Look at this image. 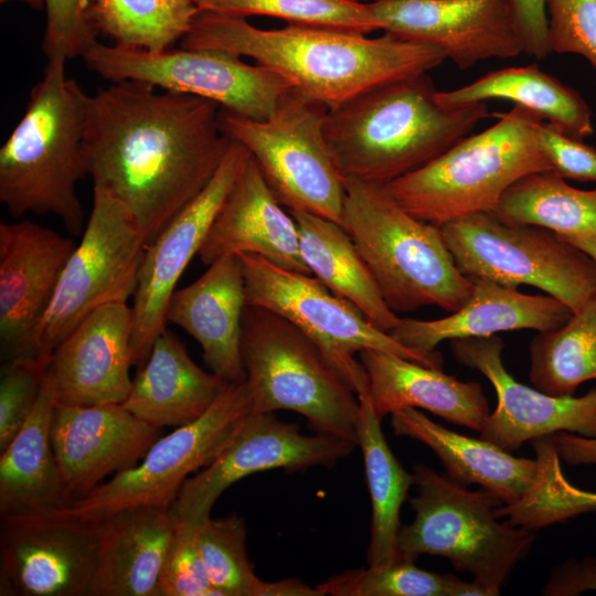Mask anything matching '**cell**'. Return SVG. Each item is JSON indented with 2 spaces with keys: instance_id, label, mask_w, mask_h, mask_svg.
I'll list each match as a JSON object with an SVG mask.
<instances>
[{
  "instance_id": "cell-1",
  "label": "cell",
  "mask_w": 596,
  "mask_h": 596,
  "mask_svg": "<svg viewBox=\"0 0 596 596\" xmlns=\"http://www.w3.org/2000/svg\"><path fill=\"white\" fill-rule=\"evenodd\" d=\"M219 104L120 81L88 95L84 155L93 183L131 213L146 244L206 187L232 142Z\"/></svg>"
},
{
  "instance_id": "cell-2",
  "label": "cell",
  "mask_w": 596,
  "mask_h": 596,
  "mask_svg": "<svg viewBox=\"0 0 596 596\" xmlns=\"http://www.w3.org/2000/svg\"><path fill=\"white\" fill-rule=\"evenodd\" d=\"M180 47L252 57L327 109L374 86L427 74L447 58L437 47L386 32L368 38L299 24L265 30L245 18L211 11L198 13Z\"/></svg>"
},
{
  "instance_id": "cell-3",
  "label": "cell",
  "mask_w": 596,
  "mask_h": 596,
  "mask_svg": "<svg viewBox=\"0 0 596 596\" xmlns=\"http://www.w3.org/2000/svg\"><path fill=\"white\" fill-rule=\"evenodd\" d=\"M436 93L421 74L328 109L323 136L341 177L386 184L445 152L489 115L486 103L448 108Z\"/></svg>"
},
{
  "instance_id": "cell-4",
  "label": "cell",
  "mask_w": 596,
  "mask_h": 596,
  "mask_svg": "<svg viewBox=\"0 0 596 596\" xmlns=\"http://www.w3.org/2000/svg\"><path fill=\"white\" fill-rule=\"evenodd\" d=\"M65 62L47 58L24 115L0 149V202L14 217L53 214L78 236L85 228L76 185L88 175V95L66 76Z\"/></svg>"
},
{
  "instance_id": "cell-5",
  "label": "cell",
  "mask_w": 596,
  "mask_h": 596,
  "mask_svg": "<svg viewBox=\"0 0 596 596\" xmlns=\"http://www.w3.org/2000/svg\"><path fill=\"white\" fill-rule=\"evenodd\" d=\"M343 227L395 313L461 308L475 283L458 269L439 226L416 219L385 184L343 179Z\"/></svg>"
},
{
  "instance_id": "cell-6",
  "label": "cell",
  "mask_w": 596,
  "mask_h": 596,
  "mask_svg": "<svg viewBox=\"0 0 596 596\" xmlns=\"http://www.w3.org/2000/svg\"><path fill=\"white\" fill-rule=\"evenodd\" d=\"M488 129L466 136L425 166L385 184L409 214L441 226L481 212H496L519 179L552 170L535 127L543 120L522 106L497 113Z\"/></svg>"
},
{
  "instance_id": "cell-7",
  "label": "cell",
  "mask_w": 596,
  "mask_h": 596,
  "mask_svg": "<svg viewBox=\"0 0 596 596\" xmlns=\"http://www.w3.org/2000/svg\"><path fill=\"white\" fill-rule=\"evenodd\" d=\"M417 496L411 499L415 518L401 525L400 556H441L472 576L490 596H497L515 565L529 553L533 530L499 522L496 509L503 501L481 488L468 490L425 465L413 471Z\"/></svg>"
},
{
  "instance_id": "cell-8",
  "label": "cell",
  "mask_w": 596,
  "mask_h": 596,
  "mask_svg": "<svg viewBox=\"0 0 596 596\" xmlns=\"http://www.w3.org/2000/svg\"><path fill=\"white\" fill-rule=\"evenodd\" d=\"M241 353L254 412L292 411L316 433L356 443L358 395L298 327L246 305Z\"/></svg>"
},
{
  "instance_id": "cell-9",
  "label": "cell",
  "mask_w": 596,
  "mask_h": 596,
  "mask_svg": "<svg viewBox=\"0 0 596 596\" xmlns=\"http://www.w3.org/2000/svg\"><path fill=\"white\" fill-rule=\"evenodd\" d=\"M440 227L458 269L518 289L534 286L573 312L596 290V260L547 228L508 222L496 212L471 214Z\"/></svg>"
},
{
  "instance_id": "cell-10",
  "label": "cell",
  "mask_w": 596,
  "mask_h": 596,
  "mask_svg": "<svg viewBox=\"0 0 596 596\" xmlns=\"http://www.w3.org/2000/svg\"><path fill=\"white\" fill-rule=\"evenodd\" d=\"M327 110L291 91L266 119L221 108L219 126L248 150L284 207L309 212L343 227L345 188L323 136Z\"/></svg>"
},
{
  "instance_id": "cell-11",
  "label": "cell",
  "mask_w": 596,
  "mask_h": 596,
  "mask_svg": "<svg viewBox=\"0 0 596 596\" xmlns=\"http://www.w3.org/2000/svg\"><path fill=\"white\" fill-rule=\"evenodd\" d=\"M246 305L284 317L305 332L356 395L368 392V379L355 354L380 350L426 366L441 369L438 351L421 352L373 326L350 301L334 295L311 275L280 268L254 254H238Z\"/></svg>"
},
{
  "instance_id": "cell-12",
  "label": "cell",
  "mask_w": 596,
  "mask_h": 596,
  "mask_svg": "<svg viewBox=\"0 0 596 596\" xmlns=\"http://www.w3.org/2000/svg\"><path fill=\"white\" fill-rule=\"evenodd\" d=\"M252 412L247 383L230 384L200 418L161 436L134 468L114 475L87 496L49 513L99 523L128 508H170L190 475L209 466L222 453Z\"/></svg>"
},
{
  "instance_id": "cell-13",
  "label": "cell",
  "mask_w": 596,
  "mask_h": 596,
  "mask_svg": "<svg viewBox=\"0 0 596 596\" xmlns=\"http://www.w3.org/2000/svg\"><path fill=\"white\" fill-rule=\"evenodd\" d=\"M146 241L128 209L94 183L91 214L38 326L36 353H53L93 310L134 296Z\"/></svg>"
},
{
  "instance_id": "cell-14",
  "label": "cell",
  "mask_w": 596,
  "mask_h": 596,
  "mask_svg": "<svg viewBox=\"0 0 596 596\" xmlns=\"http://www.w3.org/2000/svg\"><path fill=\"white\" fill-rule=\"evenodd\" d=\"M86 67L111 83L140 81L164 91L210 99L230 113L266 119L291 86L280 75L220 50L147 52L94 42L82 55Z\"/></svg>"
},
{
  "instance_id": "cell-15",
  "label": "cell",
  "mask_w": 596,
  "mask_h": 596,
  "mask_svg": "<svg viewBox=\"0 0 596 596\" xmlns=\"http://www.w3.org/2000/svg\"><path fill=\"white\" fill-rule=\"evenodd\" d=\"M355 446L336 436L304 435L298 425L283 422L274 413L252 412L222 453L183 483L170 510L177 520L196 524L210 515L223 491L252 473L331 467Z\"/></svg>"
},
{
  "instance_id": "cell-16",
  "label": "cell",
  "mask_w": 596,
  "mask_h": 596,
  "mask_svg": "<svg viewBox=\"0 0 596 596\" xmlns=\"http://www.w3.org/2000/svg\"><path fill=\"white\" fill-rule=\"evenodd\" d=\"M100 523L51 513L0 521L1 596H91Z\"/></svg>"
},
{
  "instance_id": "cell-17",
  "label": "cell",
  "mask_w": 596,
  "mask_h": 596,
  "mask_svg": "<svg viewBox=\"0 0 596 596\" xmlns=\"http://www.w3.org/2000/svg\"><path fill=\"white\" fill-rule=\"evenodd\" d=\"M251 153L232 140L206 187L146 246L132 302L131 363L146 362L166 329L167 309L177 283L203 242Z\"/></svg>"
},
{
  "instance_id": "cell-18",
  "label": "cell",
  "mask_w": 596,
  "mask_h": 596,
  "mask_svg": "<svg viewBox=\"0 0 596 596\" xmlns=\"http://www.w3.org/2000/svg\"><path fill=\"white\" fill-rule=\"evenodd\" d=\"M379 29L441 50L458 68L523 52L510 0H371Z\"/></svg>"
},
{
  "instance_id": "cell-19",
  "label": "cell",
  "mask_w": 596,
  "mask_h": 596,
  "mask_svg": "<svg viewBox=\"0 0 596 596\" xmlns=\"http://www.w3.org/2000/svg\"><path fill=\"white\" fill-rule=\"evenodd\" d=\"M450 348L457 362L483 374L497 394L480 438L511 453L560 432L596 437V389L579 397L554 396L518 382L503 364L504 344L497 334L450 340Z\"/></svg>"
},
{
  "instance_id": "cell-20",
  "label": "cell",
  "mask_w": 596,
  "mask_h": 596,
  "mask_svg": "<svg viewBox=\"0 0 596 596\" xmlns=\"http://www.w3.org/2000/svg\"><path fill=\"white\" fill-rule=\"evenodd\" d=\"M74 248L71 238L31 220L0 223L2 361L38 354V326Z\"/></svg>"
},
{
  "instance_id": "cell-21",
  "label": "cell",
  "mask_w": 596,
  "mask_h": 596,
  "mask_svg": "<svg viewBox=\"0 0 596 596\" xmlns=\"http://www.w3.org/2000/svg\"><path fill=\"white\" fill-rule=\"evenodd\" d=\"M161 429L121 404L56 405L51 440L68 504L87 496L108 476L139 464L161 437Z\"/></svg>"
},
{
  "instance_id": "cell-22",
  "label": "cell",
  "mask_w": 596,
  "mask_h": 596,
  "mask_svg": "<svg viewBox=\"0 0 596 596\" xmlns=\"http://www.w3.org/2000/svg\"><path fill=\"white\" fill-rule=\"evenodd\" d=\"M132 308L127 302L88 313L54 349L50 375L56 405L121 404L131 387Z\"/></svg>"
},
{
  "instance_id": "cell-23",
  "label": "cell",
  "mask_w": 596,
  "mask_h": 596,
  "mask_svg": "<svg viewBox=\"0 0 596 596\" xmlns=\"http://www.w3.org/2000/svg\"><path fill=\"white\" fill-rule=\"evenodd\" d=\"M254 254L311 275L300 253L298 226L249 157L224 200L198 254L209 266L226 255ZM312 276V275H311Z\"/></svg>"
},
{
  "instance_id": "cell-24",
  "label": "cell",
  "mask_w": 596,
  "mask_h": 596,
  "mask_svg": "<svg viewBox=\"0 0 596 596\" xmlns=\"http://www.w3.org/2000/svg\"><path fill=\"white\" fill-rule=\"evenodd\" d=\"M246 307L238 255L223 256L190 285L175 289L167 309L171 322L193 337L211 371L228 383L245 382L241 338Z\"/></svg>"
},
{
  "instance_id": "cell-25",
  "label": "cell",
  "mask_w": 596,
  "mask_h": 596,
  "mask_svg": "<svg viewBox=\"0 0 596 596\" xmlns=\"http://www.w3.org/2000/svg\"><path fill=\"white\" fill-rule=\"evenodd\" d=\"M473 283L468 301L449 316L435 320L401 318L390 334L409 349L434 352L445 340L520 329L550 331L573 315L566 305L550 295H528L482 279Z\"/></svg>"
},
{
  "instance_id": "cell-26",
  "label": "cell",
  "mask_w": 596,
  "mask_h": 596,
  "mask_svg": "<svg viewBox=\"0 0 596 596\" xmlns=\"http://www.w3.org/2000/svg\"><path fill=\"white\" fill-rule=\"evenodd\" d=\"M359 361L366 374L370 401L381 419L403 408L418 407L480 433L490 415L478 382H462L441 369L380 350L361 351Z\"/></svg>"
},
{
  "instance_id": "cell-27",
  "label": "cell",
  "mask_w": 596,
  "mask_h": 596,
  "mask_svg": "<svg viewBox=\"0 0 596 596\" xmlns=\"http://www.w3.org/2000/svg\"><path fill=\"white\" fill-rule=\"evenodd\" d=\"M99 523L91 596H160V574L177 524L170 508H128Z\"/></svg>"
},
{
  "instance_id": "cell-28",
  "label": "cell",
  "mask_w": 596,
  "mask_h": 596,
  "mask_svg": "<svg viewBox=\"0 0 596 596\" xmlns=\"http://www.w3.org/2000/svg\"><path fill=\"white\" fill-rule=\"evenodd\" d=\"M230 384L201 369L166 328L132 379L121 405L150 425L177 428L200 418Z\"/></svg>"
},
{
  "instance_id": "cell-29",
  "label": "cell",
  "mask_w": 596,
  "mask_h": 596,
  "mask_svg": "<svg viewBox=\"0 0 596 596\" xmlns=\"http://www.w3.org/2000/svg\"><path fill=\"white\" fill-rule=\"evenodd\" d=\"M391 426L395 435L427 445L454 481L476 483L497 494L503 504L520 500L534 481L535 458L515 457L489 440L460 435L416 408L392 413Z\"/></svg>"
},
{
  "instance_id": "cell-30",
  "label": "cell",
  "mask_w": 596,
  "mask_h": 596,
  "mask_svg": "<svg viewBox=\"0 0 596 596\" xmlns=\"http://www.w3.org/2000/svg\"><path fill=\"white\" fill-rule=\"evenodd\" d=\"M55 406L49 370L29 418L0 451V517L46 513L68 504L51 440Z\"/></svg>"
},
{
  "instance_id": "cell-31",
  "label": "cell",
  "mask_w": 596,
  "mask_h": 596,
  "mask_svg": "<svg viewBox=\"0 0 596 596\" xmlns=\"http://www.w3.org/2000/svg\"><path fill=\"white\" fill-rule=\"evenodd\" d=\"M288 212L297 223L301 257L310 274L354 305L373 326L390 333L401 318L384 301L345 228L309 212Z\"/></svg>"
},
{
  "instance_id": "cell-32",
  "label": "cell",
  "mask_w": 596,
  "mask_h": 596,
  "mask_svg": "<svg viewBox=\"0 0 596 596\" xmlns=\"http://www.w3.org/2000/svg\"><path fill=\"white\" fill-rule=\"evenodd\" d=\"M445 107L456 108L507 99L547 119L563 132L583 139L593 134L592 114L577 92L536 65L490 72L475 82L450 92L436 93Z\"/></svg>"
},
{
  "instance_id": "cell-33",
  "label": "cell",
  "mask_w": 596,
  "mask_h": 596,
  "mask_svg": "<svg viewBox=\"0 0 596 596\" xmlns=\"http://www.w3.org/2000/svg\"><path fill=\"white\" fill-rule=\"evenodd\" d=\"M358 397L360 418L356 445L363 455L372 507L366 560L369 565H376L400 557V510L409 487L414 485V478L392 453L382 432V419L376 415L368 392L359 394Z\"/></svg>"
},
{
  "instance_id": "cell-34",
  "label": "cell",
  "mask_w": 596,
  "mask_h": 596,
  "mask_svg": "<svg viewBox=\"0 0 596 596\" xmlns=\"http://www.w3.org/2000/svg\"><path fill=\"white\" fill-rule=\"evenodd\" d=\"M496 213L504 221L538 225L564 237L595 235L596 188H573L553 170L533 172L505 190Z\"/></svg>"
},
{
  "instance_id": "cell-35",
  "label": "cell",
  "mask_w": 596,
  "mask_h": 596,
  "mask_svg": "<svg viewBox=\"0 0 596 596\" xmlns=\"http://www.w3.org/2000/svg\"><path fill=\"white\" fill-rule=\"evenodd\" d=\"M529 352L531 383L543 393L570 396L596 380V290L564 324L538 332Z\"/></svg>"
},
{
  "instance_id": "cell-36",
  "label": "cell",
  "mask_w": 596,
  "mask_h": 596,
  "mask_svg": "<svg viewBox=\"0 0 596 596\" xmlns=\"http://www.w3.org/2000/svg\"><path fill=\"white\" fill-rule=\"evenodd\" d=\"M199 12L194 0H91L87 15L116 45L157 53L181 41Z\"/></svg>"
},
{
  "instance_id": "cell-37",
  "label": "cell",
  "mask_w": 596,
  "mask_h": 596,
  "mask_svg": "<svg viewBox=\"0 0 596 596\" xmlns=\"http://www.w3.org/2000/svg\"><path fill=\"white\" fill-rule=\"evenodd\" d=\"M531 445L538 461L534 481L520 500L498 507L497 518L535 530L596 511V492L575 487L564 476L552 435L534 438Z\"/></svg>"
},
{
  "instance_id": "cell-38",
  "label": "cell",
  "mask_w": 596,
  "mask_h": 596,
  "mask_svg": "<svg viewBox=\"0 0 596 596\" xmlns=\"http://www.w3.org/2000/svg\"><path fill=\"white\" fill-rule=\"evenodd\" d=\"M316 587L322 596H490L473 581L419 568L414 560L403 556L368 568L344 571Z\"/></svg>"
},
{
  "instance_id": "cell-39",
  "label": "cell",
  "mask_w": 596,
  "mask_h": 596,
  "mask_svg": "<svg viewBox=\"0 0 596 596\" xmlns=\"http://www.w3.org/2000/svg\"><path fill=\"white\" fill-rule=\"evenodd\" d=\"M209 579L220 596H265L267 582L254 572L246 549L245 521L236 513L195 524Z\"/></svg>"
},
{
  "instance_id": "cell-40",
  "label": "cell",
  "mask_w": 596,
  "mask_h": 596,
  "mask_svg": "<svg viewBox=\"0 0 596 596\" xmlns=\"http://www.w3.org/2000/svg\"><path fill=\"white\" fill-rule=\"evenodd\" d=\"M200 11L246 18L265 15L288 24L368 34L380 30L368 3L359 0H194Z\"/></svg>"
},
{
  "instance_id": "cell-41",
  "label": "cell",
  "mask_w": 596,
  "mask_h": 596,
  "mask_svg": "<svg viewBox=\"0 0 596 596\" xmlns=\"http://www.w3.org/2000/svg\"><path fill=\"white\" fill-rule=\"evenodd\" d=\"M53 353L2 361L0 372V451L22 428L39 398Z\"/></svg>"
},
{
  "instance_id": "cell-42",
  "label": "cell",
  "mask_w": 596,
  "mask_h": 596,
  "mask_svg": "<svg viewBox=\"0 0 596 596\" xmlns=\"http://www.w3.org/2000/svg\"><path fill=\"white\" fill-rule=\"evenodd\" d=\"M160 596H209L220 593L209 579L195 524L177 520L159 579Z\"/></svg>"
},
{
  "instance_id": "cell-43",
  "label": "cell",
  "mask_w": 596,
  "mask_h": 596,
  "mask_svg": "<svg viewBox=\"0 0 596 596\" xmlns=\"http://www.w3.org/2000/svg\"><path fill=\"white\" fill-rule=\"evenodd\" d=\"M552 52L575 53L596 67V0H546Z\"/></svg>"
},
{
  "instance_id": "cell-44",
  "label": "cell",
  "mask_w": 596,
  "mask_h": 596,
  "mask_svg": "<svg viewBox=\"0 0 596 596\" xmlns=\"http://www.w3.org/2000/svg\"><path fill=\"white\" fill-rule=\"evenodd\" d=\"M91 0H45L46 25L43 50L47 58L72 60L97 41L89 22Z\"/></svg>"
},
{
  "instance_id": "cell-45",
  "label": "cell",
  "mask_w": 596,
  "mask_h": 596,
  "mask_svg": "<svg viewBox=\"0 0 596 596\" xmlns=\"http://www.w3.org/2000/svg\"><path fill=\"white\" fill-rule=\"evenodd\" d=\"M538 142L552 170L564 179L596 181V149L566 135L551 123L535 127Z\"/></svg>"
},
{
  "instance_id": "cell-46",
  "label": "cell",
  "mask_w": 596,
  "mask_h": 596,
  "mask_svg": "<svg viewBox=\"0 0 596 596\" xmlns=\"http://www.w3.org/2000/svg\"><path fill=\"white\" fill-rule=\"evenodd\" d=\"M523 52L538 58L552 53L546 0H510Z\"/></svg>"
},
{
  "instance_id": "cell-47",
  "label": "cell",
  "mask_w": 596,
  "mask_h": 596,
  "mask_svg": "<svg viewBox=\"0 0 596 596\" xmlns=\"http://www.w3.org/2000/svg\"><path fill=\"white\" fill-rule=\"evenodd\" d=\"M596 592V557L568 558L554 566L542 589L545 596H576Z\"/></svg>"
},
{
  "instance_id": "cell-48",
  "label": "cell",
  "mask_w": 596,
  "mask_h": 596,
  "mask_svg": "<svg viewBox=\"0 0 596 596\" xmlns=\"http://www.w3.org/2000/svg\"><path fill=\"white\" fill-rule=\"evenodd\" d=\"M552 441L560 456L568 465L596 464V437H585L560 432L552 435Z\"/></svg>"
},
{
  "instance_id": "cell-49",
  "label": "cell",
  "mask_w": 596,
  "mask_h": 596,
  "mask_svg": "<svg viewBox=\"0 0 596 596\" xmlns=\"http://www.w3.org/2000/svg\"><path fill=\"white\" fill-rule=\"evenodd\" d=\"M561 237L576 245L577 247L586 252L589 256H592L596 260V234L589 235V236H570V237L561 236Z\"/></svg>"
},
{
  "instance_id": "cell-50",
  "label": "cell",
  "mask_w": 596,
  "mask_h": 596,
  "mask_svg": "<svg viewBox=\"0 0 596 596\" xmlns=\"http://www.w3.org/2000/svg\"><path fill=\"white\" fill-rule=\"evenodd\" d=\"M9 1H19L36 10H42L45 8V0H0L1 3Z\"/></svg>"
},
{
  "instance_id": "cell-51",
  "label": "cell",
  "mask_w": 596,
  "mask_h": 596,
  "mask_svg": "<svg viewBox=\"0 0 596 596\" xmlns=\"http://www.w3.org/2000/svg\"><path fill=\"white\" fill-rule=\"evenodd\" d=\"M359 1H363V2L368 1V2H369V1H371V0H359Z\"/></svg>"
}]
</instances>
